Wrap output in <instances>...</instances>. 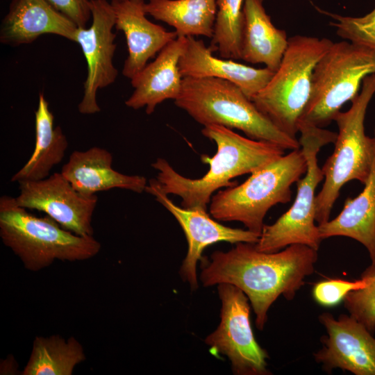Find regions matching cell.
Instances as JSON below:
<instances>
[{
  "mask_svg": "<svg viewBox=\"0 0 375 375\" xmlns=\"http://www.w3.org/2000/svg\"><path fill=\"white\" fill-rule=\"evenodd\" d=\"M317 251L303 244H292L274 253L257 250L254 244L238 242L228 251H216L209 260L201 258L200 281L209 287L228 283L248 297L262 330L267 312L283 295L292 300L314 271Z\"/></svg>",
  "mask_w": 375,
  "mask_h": 375,
  "instance_id": "cell-1",
  "label": "cell"
},
{
  "mask_svg": "<svg viewBox=\"0 0 375 375\" xmlns=\"http://www.w3.org/2000/svg\"><path fill=\"white\" fill-rule=\"evenodd\" d=\"M201 133L217 145L212 157L201 156V160L209 165L202 177H185L165 158H158L151 164L163 192L180 197L181 207L186 209L206 211L215 191L235 185L233 178L252 174L285 154L276 144L243 137L223 126H203Z\"/></svg>",
  "mask_w": 375,
  "mask_h": 375,
  "instance_id": "cell-2",
  "label": "cell"
},
{
  "mask_svg": "<svg viewBox=\"0 0 375 375\" xmlns=\"http://www.w3.org/2000/svg\"><path fill=\"white\" fill-rule=\"evenodd\" d=\"M174 103L203 126L215 124L236 128L248 138L284 150L301 148L297 138L279 130L238 86L228 81L183 77L181 92Z\"/></svg>",
  "mask_w": 375,
  "mask_h": 375,
  "instance_id": "cell-3",
  "label": "cell"
},
{
  "mask_svg": "<svg viewBox=\"0 0 375 375\" xmlns=\"http://www.w3.org/2000/svg\"><path fill=\"white\" fill-rule=\"evenodd\" d=\"M0 236L24 267L32 272L48 267L56 260H88L101 249L100 242L93 236L78 235L48 215L35 216L8 195L0 198Z\"/></svg>",
  "mask_w": 375,
  "mask_h": 375,
  "instance_id": "cell-4",
  "label": "cell"
},
{
  "mask_svg": "<svg viewBox=\"0 0 375 375\" xmlns=\"http://www.w3.org/2000/svg\"><path fill=\"white\" fill-rule=\"evenodd\" d=\"M333 43L325 38H289L278 68L251 99L263 115L291 138H296L299 122L310 101L314 68Z\"/></svg>",
  "mask_w": 375,
  "mask_h": 375,
  "instance_id": "cell-5",
  "label": "cell"
},
{
  "mask_svg": "<svg viewBox=\"0 0 375 375\" xmlns=\"http://www.w3.org/2000/svg\"><path fill=\"white\" fill-rule=\"evenodd\" d=\"M306 157L301 148L251 174L242 183L219 190L211 198L209 210L219 221H237L261 233L268 210L291 200V186L304 175Z\"/></svg>",
  "mask_w": 375,
  "mask_h": 375,
  "instance_id": "cell-6",
  "label": "cell"
},
{
  "mask_svg": "<svg viewBox=\"0 0 375 375\" xmlns=\"http://www.w3.org/2000/svg\"><path fill=\"white\" fill-rule=\"evenodd\" d=\"M375 93V74L366 76L360 92L351 101V108L340 111L334 121L338 128L335 149L322 170L324 183L316 195L315 220L322 224L329 220L331 210L341 188L357 180L364 184L371 169L373 138L365 133V118L368 105Z\"/></svg>",
  "mask_w": 375,
  "mask_h": 375,
  "instance_id": "cell-7",
  "label": "cell"
},
{
  "mask_svg": "<svg viewBox=\"0 0 375 375\" xmlns=\"http://www.w3.org/2000/svg\"><path fill=\"white\" fill-rule=\"evenodd\" d=\"M299 140L307 162L303 178L297 182V190L291 207L274 224L264 225L256 249L274 253L292 244H303L318 250L321 241L315 220L316 188L324 180L317 154L326 144L334 143L337 133L321 127L299 125Z\"/></svg>",
  "mask_w": 375,
  "mask_h": 375,
  "instance_id": "cell-8",
  "label": "cell"
},
{
  "mask_svg": "<svg viewBox=\"0 0 375 375\" xmlns=\"http://www.w3.org/2000/svg\"><path fill=\"white\" fill-rule=\"evenodd\" d=\"M372 74L375 50L347 40L333 42L314 68L310 101L299 126L328 125Z\"/></svg>",
  "mask_w": 375,
  "mask_h": 375,
  "instance_id": "cell-9",
  "label": "cell"
},
{
  "mask_svg": "<svg viewBox=\"0 0 375 375\" xmlns=\"http://www.w3.org/2000/svg\"><path fill=\"white\" fill-rule=\"evenodd\" d=\"M217 290L222 302L220 322L205 343L215 353L228 358L235 374H269L268 354L256 342L251 328L248 297L231 284H219Z\"/></svg>",
  "mask_w": 375,
  "mask_h": 375,
  "instance_id": "cell-10",
  "label": "cell"
},
{
  "mask_svg": "<svg viewBox=\"0 0 375 375\" xmlns=\"http://www.w3.org/2000/svg\"><path fill=\"white\" fill-rule=\"evenodd\" d=\"M92 24L78 27L74 42L78 44L87 64L83 96L78 103V112L83 115L99 112L101 108L97 101L99 90L112 84L117 76L113 64L116 49L115 12L108 0H90Z\"/></svg>",
  "mask_w": 375,
  "mask_h": 375,
  "instance_id": "cell-11",
  "label": "cell"
},
{
  "mask_svg": "<svg viewBox=\"0 0 375 375\" xmlns=\"http://www.w3.org/2000/svg\"><path fill=\"white\" fill-rule=\"evenodd\" d=\"M17 203L27 210H37L51 217L62 228L78 235L93 236L92 219L97 204L96 194L77 192L61 172L40 181L18 183Z\"/></svg>",
  "mask_w": 375,
  "mask_h": 375,
  "instance_id": "cell-12",
  "label": "cell"
},
{
  "mask_svg": "<svg viewBox=\"0 0 375 375\" xmlns=\"http://www.w3.org/2000/svg\"><path fill=\"white\" fill-rule=\"evenodd\" d=\"M145 191L154 196L177 220L188 242V251L180 269L181 278L190 288H198L197 265L202 258V252L209 245L219 242L232 244H256L260 234L249 230L226 226L212 219L206 210H190L176 205L161 189L156 178L150 179Z\"/></svg>",
  "mask_w": 375,
  "mask_h": 375,
  "instance_id": "cell-13",
  "label": "cell"
},
{
  "mask_svg": "<svg viewBox=\"0 0 375 375\" xmlns=\"http://www.w3.org/2000/svg\"><path fill=\"white\" fill-rule=\"evenodd\" d=\"M327 335L321 338L323 347L314 354L317 362L330 373L340 368L355 375H375V338L351 315L331 313L319 315Z\"/></svg>",
  "mask_w": 375,
  "mask_h": 375,
  "instance_id": "cell-14",
  "label": "cell"
},
{
  "mask_svg": "<svg viewBox=\"0 0 375 375\" xmlns=\"http://www.w3.org/2000/svg\"><path fill=\"white\" fill-rule=\"evenodd\" d=\"M144 0H120L111 2L116 30L124 33L128 55L122 74L133 78L167 44L177 38L176 32L169 31L153 24L146 15Z\"/></svg>",
  "mask_w": 375,
  "mask_h": 375,
  "instance_id": "cell-15",
  "label": "cell"
},
{
  "mask_svg": "<svg viewBox=\"0 0 375 375\" xmlns=\"http://www.w3.org/2000/svg\"><path fill=\"white\" fill-rule=\"evenodd\" d=\"M78 26L47 0H12L0 27V42L12 47L32 43L44 34L74 42Z\"/></svg>",
  "mask_w": 375,
  "mask_h": 375,
  "instance_id": "cell-16",
  "label": "cell"
},
{
  "mask_svg": "<svg viewBox=\"0 0 375 375\" xmlns=\"http://www.w3.org/2000/svg\"><path fill=\"white\" fill-rule=\"evenodd\" d=\"M185 44L186 37H177L131 79L134 90L125 101L126 106L134 110L144 107L146 113L151 115L162 101L179 97L183 76L178 62Z\"/></svg>",
  "mask_w": 375,
  "mask_h": 375,
  "instance_id": "cell-17",
  "label": "cell"
},
{
  "mask_svg": "<svg viewBox=\"0 0 375 375\" xmlns=\"http://www.w3.org/2000/svg\"><path fill=\"white\" fill-rule=\"evenodd\" d=\"M178 69L183 77L217 78L238 86L251 99L270 81L274 71L254 68L231 59L216 58L202 40L186 37L185 49L180 57Z\"/></svg>",
  "mask_w": 375,
  "mask_h": 375,
  "instance_id": "cell-18",
  "label": "cell"
},
{
  "mask_svg": "<svg viewBox=\"0 0 375 375\" xmlns=\"http://www.w3.org/2000/svg\"><path fill=\"white\" fill-rule=\"evenodd\" d=\"M112 162L110 152L94 147L85 151H74L60 172L77 192L85 196L113 188L139 194L145 191L148 182L144 176L122 174L112 169Z\"/></svg>",
  "mask_w": 375,
  "mask_h": 375,
  "instance_id": "cell-19",
  "label": "cell"
},
{
  "mask_svg": "<svg viewBox=\"0 0 375 375\" xmlns=\"http://www.w3.org/2000/svg\"><path fill=\"white\" fill-rule=\"evenodd\" d=\"M373 155L364 188L354 198H347L340 213L333 219L318 225L320 238L345 236L357 240L368 251L375 266V130Z\"/></svg>",
  "mask_w": 375,
  "mask_h": 375,
  "instance_id": "cell-20",
  "label": "cell"
},
{
  "mask_svg": "<svg viewBox=\"0 0 375 375\" xmlns=\"http://www.w3.org/2000/svg\"><path fill=\"white\" fill-rule=\"evenodd\" d=\"M262 3L263 0H244L241 60L265 64L276 72L287 49L288 38L284 30L274 26Z\"/></svg>",
  "mask_w": 375,
  "mask_h": 375,
  "instance_id": "cell-21",
  "label": "cell"
},
{
  "mask_svg": "<svg viewBox=\"0 0 375 375\" xmlns=\"http://www.w3.org/2000/svg\"><path fill=\"white\" fill-rule=\"evenodd\" d=\"M53 121L49 103L44 94L40 92L35 111V147L28 161L12 176V182L44 179L62 160L68 142L60 126H54Z\"/></svg>",
  "mask_w": 375,
  "mask_h": 375,
  "instance_id": "cell-22",
  "label": "cell"
},
{
  "mask_svg": "<svg viewBox=\"0 0 375 375\" xmlns=\"http://www.w3.org/2000/svg\"><path fill=\"white\" fill-rule=\"evenodd\" d=\"M216 0H149L145 11L174 28L178 37L212 38L217 14Z\"/></svg>",
  "mask_w": 375,
  "mask_h": 375,
  "instance_id": "cell-23",
  "label": "cell"
},
{
  "mask_svg": "<svg viewBox=\"0 0 375 375\" xmlns=\"http://www.w3.org/2000/svg\"><path fill=\"white\" fill-rule=\"evenodd\" d=\"M81 343L58 335L37 336L22 375H72L75 367L85 360Z\"/></svg>",
  "mask_w": 375,
  "mask_h": 375,
  "instance_id": "cell-24",
  "label": "cell"
},
{
  "mask_svg": "<svg viewBox=\"0 0 375 375\" xmlns=\"http://www.w3.org/2000/svg\"><path fill=\"white\" fill-rule=\"evenodd\" d=\"M244 0H216L217 14L209 48L221 58L240 60Z\"/></svg>",
  "mask_w": 375,
  "mask_h": 375,
  "instance_id": "cell-25",
  "label": "cell"
},
{
  "mask_svg": "<svg viewBox=\"0 0 375 375\" xmlns=\"http://www.w3.org/2000/svg\"><path fill=\"white\" fill-rule=\"evenodd\" d=\"M361 278L367 285L363 288L350 292L343 299L349 315L363 324L373 335L375 332V266L370 265Z\"/></svg>",
  "mask_w": 375,
  "mask_h": 375,
  "instance_id": "cell-26",
  "label": "cell"
},
{
  "mask_svg": "<svg viewBox=\"0 0 375 375\" xmlns=\"http://www.w3.org/2000/svg\"><path fill=\"white\" fill-rule=\"evenodd\" d=\"M315 7L320 13L334 19L329 24L336 28L338 36L352 43L375 50V8L362 17H353L331 13Z\"/></svg>",
  "mask_w": 375,
  "mask_h": 375,
  "instance_id": "cell-27",
  "label": "cell"
},
{
  "mask_svg": "<svg viewBox=\"0 0 375 375\" xmlns=\"http://www.w3.org/2000/svg\"><path fill=\"white\" fill-rule=\"evenodd\" d=\"M367 285L363 278L353 281L342 279H328L322 281L313 288L312 295L315 300L324 306H334L338 304L350 292L363 288Z\"/></svg>",
  "mask_w": 375,
  "mask_h": 375,
  "instance_id": "cell-28",
  "label": "cell"
},
{
  "mask_svg": "<svg viewBox=\"0 0 375 375\" xmlns=\"http://www.w3.org/2000/svg\"><path fill=\"white\" fill-rule=\"evenodd\" d=\"M78 27H85L91 17L90 0H47Z\"/></svg>",
  "mask_w": 375,
  "mask_h": 375,
  "instance_id": "cell-29",
  "label": "cell"
},
{
  "mask_svg": "<svg viewBox=\"0 0 375 375\" xmlns=\"http://www.w3.org/2000/svg\"><path fill=\"white\" fill-rule=\"evenodd\" d=\"M110 2H112V1H120V0H110Z\"/></svg>",
  "mask_w": 375,
  "mask_h": 375,
  "instance_id": "cell-30",
  "label": "cell"
}]
</instances>
